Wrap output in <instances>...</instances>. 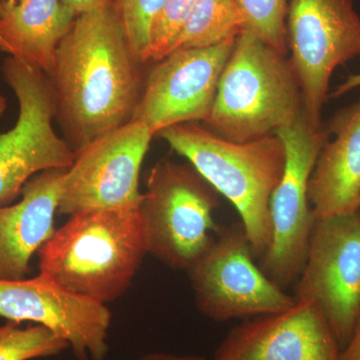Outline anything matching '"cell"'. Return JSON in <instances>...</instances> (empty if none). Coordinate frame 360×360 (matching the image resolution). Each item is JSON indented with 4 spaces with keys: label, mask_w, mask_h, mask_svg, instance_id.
<instances>
[{
    "label": "cell",
    "mask_w": 360,
    "mask_h": 360,
    "mask_svg": "<svg viewBox=\"0 0 360 360\" xmlns=\"http://www.w3.org/2000/svg\"><path fill=\"white\" fill-rule=\"evenodd\" d=\"M116 0L78 14L51 77L56 118L75 153L131 122L143 84Z\"/></svg>",
    "instance_id": "1"
},
{
    "label": "cell",
    "mask_w": 360,
    "mask_h": 360,
    "mask_svg": "<svg viewBox=\"0 0 360 360\" xmlns=\"http://www.w3.org/2000/svg\"><path fill=\"white\" fill-rule=\"evenodd\" d=\"M148 255L139 207L70 215L39 251V274L103 304L122 297Z\"/></svg>",
    "instance_id": "2"
},
{
    "label": "cell",
    "mask_w": 360,
    "mask_h": 360,
    "mask_svg": "<svg viewBox=\"0 0 360 360\" xmlns=\"http://www.w3.org/2000/svg\"><path fill=\"white\" fill-rule=\"evenodd\" d=\"M156 135L231 201L255 257H264L272 240L270 200L286 163L281 137L274 134L239 143L195 122L172 125Z\"/></svg>",
    "instance_id": "3"
},
{
    "label": "cell",
    "mask_w": 360,
    "mask_h": 360,
    "mask_svg": "<svg viewBox=\"0 0 360 360\" xmlns=\"http://www.w3.org/2000/svg\"><path fill=\"white\" fill-rule=\"evenodd\" d=\"M302 113V90L290 59L243 30L219 78L205 127L240 143L276 134Z\"/></svg>",
    "instance_id": "4"
},
{
    "label": "cell",
    "mask_w": 360,
    "mask_h": 360,
    "mask_svg": "<svg viewBox=\"0 0 360 360\" xmlns=\"http://www.w3.org/2000/svg\"><path fill=\"white\" fill-rule=\"evenodd\" d=\"M219 206V193L193 165L158 161L148 170L139 205L148 255L188 271L219 233L213 219Z\"/></svg>",
    "instance_id": "5"
},
{
    "label": "cell",
    "mask_w": 360,
    "mask_h": 360,
    "mask_svg": "<svg viewBox=\"0 0 360 360\" xmlns=\"http://www.w3.org/2000/svg\"><path fill=\"white\" fill-rule=\"evenodd\" d=\"M4 82L20 106L15 125L0 134V206L15 200L28 180L49 169H68L75 153L53 129L56 94L51 77L20 59L2 65Z\"/></svg>",
    "instance_id": "6"
},
{
    "label": "cell",
    "mask_w": 360,
    "mask_h": 360,
    "mask_svg": "<svg viewBox=\"0 0 360 360\" xmlns=\"http://www.w3.org/2000/svg\"><path fill=\"white\" fill-rule=\"evenodd\" d=\"M241 222L220 227L205 255L187 271L198 310L213 321L276 314L295 303L255 262Z\"/></svg>",
    "instance_id": "7"
},
{
    "label": "cell",
    "mask_w": 360,
    "mask_h": 360,
    "mask_svg": "<svg viewBox=\"0 0 360 360\" xmlns=\"http://www.w3.org/2000/svg\"><path fill=\"white\" fill-rule=\"evenodd\" d=\"M285 146L283 177L270 200L272 240L260 267L281 288L298 279L304 266L315 219L309 200V184L328 130L315 129L300 115L277 129Z\"/></svg>",
    "instance_id": "8"
},
{
    "label": "cell",
    "mask_w": 360,
    "mask_h": 360,
    "mask_svg": "<svg viewBox=\"0 0 360 360\" xmlns=\"http://www.w3.org/2000/svg\"><path fill=\"white\" fill-rule=\"evenodd\" d=\"M286 37L302 90L303 115L312 127L321 129L333 72L360 56V16L354 0H290Z\"/></svg>",
    "instance_id": "9"
},
{
    "label": "cell",
    "mask_w": 360,
    "mask_h": 360,
    "mask_svg": "<svg viewBox=\"0 0 360 360\" xmlns=\"http://www.w3.org/2000/svg\"><path fill=\"white\" fill-rule=\"evenodd\" d=\"M295 300H311L345 348L360 315V214L315 220Z\"/></svg>",
    "instance_id": "10"
},
{
    "label": "cell",
    "mask_w": 360,
    "mask_h": 360,
    "mask_svg": "<svg viewBox=\"0 0 360 360\" xmlns=\"http://www.w3.org/2000/svg\"><path fill=\"white\" fill-rule=\"evenodd\" d=\"M153 137L146 125L131 120L77 151L63 179L58 212L70 217L139 207L141 165Z\"/></svg>",
    "instance_id": "11"
},
{
    "label": "cell",
    "mask_w": 360,
    "mask_h": 360,
    "mask_svg": "<svg viewBox=\"0 0 360 360\" xmlns=\"http://www.w3.org/2000/svg\"><path fill=\"white\" fill-rule=\"evenodd\" d=\"M236 40L176 49L155 63L132 120L146 125L153 136L172 125L205 122Z\"/></svg>",
    "instance_id": "12"
},
{
    "label": "cell",
    "mask_w": 360,
    "mask_h": 360,
    "mask_svg": "<svg viewBox=\"0 0 360 360\" xmlns=\"http://www.w3.org/2000/svg\"><path fill=\"white\" fill-rule=\"evenodd\" d=\"M0 317L49 328L68 342L78 360H104L110 350L112 314L108 305L68 290L42 274L0 281Z\"/></svg>",
    "instance_id": "13"
},
{
    "label": "cell",
    "mask_w": 360,
    "mask_h": 360,
    "mask_svg": "<svg viewBox=\"0 0 360 360\" xmlns=\"http://www.w3.org/2000/svg\"><path fill=\"white\" fill-rule=\"evenodd\" d=\"M342 348L311 300L248 319L227 333L213 360H342Z\"/></svg>",
    "instance_id": "14"
},
{
    "label": "cell",
    "mask_w": 360,
    "mask_h": 360,
    "mask_svg": "<svg viewBox=\"0 0 360 360\" xmlns=\"http://www.w3.org/2000/svg\"><path fill=\"white\" fill-rule=\"evenodd\" d=\"M66 170L40 172L26 182L18 202L0 206V281L26 278L33 255L53 236Z\"/></svg>",
    "instance_id": "15"
},
{
    "label": "cell",
    "mask_w": 360,
    "mask_h": 360,
    "mask_svg": "<svg viewBox=\"0 0 360 360\" xmlns=\"http://www.w3.org/2000/svg\"><path fill=\"white\" fill-rule=\"evenodd\" d=\"M326 130L335 139L322 148L309 184L316 219L359 212L360 97L336 113Z\"/></svg>",
    "instance_id": "16"
},
{
    "label": "cell",
    "mask_w": 360,
    "mask_h": 360,
    "mask_svg": "<svg viewBox=\"0 0 360 360\" xmlns=\"http://www.w3.org/2000/svg\"><path fill=\"white\" fill-rule=\"evenodd\" d=\"M4 4L0 16L2 51L51 75L56 51L77 14L61 0Z\"/></svg>",
    "instance_id": "17"
},
{
    "label": "cell",
    "mask_w": 360,
    "mask_h": 360,
    "mask_svg": "<svg viewBox=\"0 0 360 360\" xmlns=\"http://www.w3.org/2000/svg\"><path fill=\"white\" fill-rule=\"evenodd\" d=\"M245 28V16L234 0H198L174 51L222 44L236 39Z\"/></svg>",
    "instance_id": "18"
},
{
    "label": "cell",
    "mask_w": 360,
    "mask_h": 360,
    "mask_svg": "<svg viewBox=\"0 0 360 360\" xmlns=\"http://www.w3.org/2000/svg\"><path fill=\"white\" fill-rule=\"evenodd\" d=\"M68 347L65 340L39 324L21 328L8 321L0 326V360L56 356Z\"/></svg>",
    "instance_id": "19"
},
{
    "label": "cell",
    "mask_w": 360,
    "mask_h": 360,
    "mask_svg": "<svg viewBox=\"0 0 360 360\" xmlns=\"http://www.w3.org/2000/svg\"><path fill=\"white\" fill-rule=\"evenodd\" d=\"M245 18L246 30L286 56L288 0H234Z\"/></svg>",
    "instance_id": "20"
},
{
    "label": "cell",
    "mask_w": 360,
    "mask_h": 360,
    "mask_svg": "<svg viewBox=\"0 0 360 360\" xmlns=\"http://www.w3.org/2000/svg\"><path fill=\"white\" fill-rule=\"evenodd\" d=\"M125 33L136 58L148 63L151 27L165 0H116Z\"/></svg>",
    "instance_id": "21"
},
{
    "label": "cell",
    "mask_w": 360,
    "mask_h": 360,
    "mask_svg": "<svg viewBox=\"0 0 360 360\" xmlns=\"http://www.w3.org/2000/svg\"><path fill=\"white\" fill-rule=\"evenodd\" d=\"M198 0H165L150 32L148 63H158L174 51L175 41Z\"/></svg>",
    "instance_id": "22"
},
{
    "label": "cell",
    "mask_w": 360,
    "mask_h": 360,
    "mask_svg": "<svg viewBox=\"0 0 360 360\" xmlns=\"http://www.w3.org/2000/svg\"><path fill=\"white\" fill-rule=\"evenodd\" d=\"M342 360H360V315L357 321L356 326L349 342L343 348L341 354Z\"/></svg>",
    "instance_id": "23"
},
{
    "label": "cell",
    "mask_w": 360,
    "mask_h": 360,
    "mask_svg": "<svg viewBox=\"0 0 360 360\" xmlns=\"http://www.w3.org/2000/svg\"><path fill=\"white\" fill-rule=\"evenodd\" d=\"M75 13L82 14L108 4L111 0H61Z\"/></svg>",
    "instance_id": "24"
},
{
    "label": "cell",
    "mask_w": 360,
    "mask_h": 360,
    "mask_svg": "<svg viewBox=\"0 0 360 360\" xmlns=\"http://www.w3.org/2000/svg\"><path fill=\"white\" fill-rule=\"evenodd\" d=\"M357 87H360V72L352 75L347 78L345 82L338 85L335 91L331 94V97L338 98V97L345 96L347 92L352 91Z\"/></svg>",
    "instance_id": "25"
},
{
    "label": "cell",
    "mask_w": 360,
    "mask_h": 360,
    "mask_svg": "<svg viewBox=\"0 0 360 360\" xmlns=\"http://www.w3.org/2000/svg\"><path fill=\"white\" fill-rule=\"evenodd\" d=\"M137 360H206L203 357L191 355H175L169 354H150Z\"/></svg>",
    "instance_id": "26"
},
{
    "label": "cell",
    "mask_w": 360,
    "mask_h": 360,
    "mask_svg": "<svg viewBox=\"0 0 360 360\" xmlns=\"http://www.w3.org/2000/svg\"><path fill=\"white\" fill-rule=\"evenodd\" d=\"M2 49L0 47V53H1ZM7 108V99L6 97L2 94V92L0 91V122H1L2 117H4V113H6Z\"/></svg>",
    "instance_id": "27"
},
{
    "label": "cell",
    "mask_w": 360,
    "mask_h": 360,
    "mask_svg": "<svg viewBox=\"0 0 360 360\" xmlns=\"http://www.w3.org/2000/svg\"><path fill=\"white\" fill-rule=\"evenodd\" d=\"M21 1H23V0H4V2L11 4V6H15V4H20Z\"/></svg>",
    "instance_id": "28"
},
{
    "label": "cell",
    "mask_w": 360,
    "mask_h": 360,
    "mask_svg": "<svg viewBox=\"0 0 360 360\" xmlns=\"http://www.w3.org/2000/svg\"><path fill=\"white\" fill-rule=\"evenodd\" d=\"M4 1H1V0H0V16H1L2 13H4Z\"/></svg>",
    "instance_id": "29"
},
{
    "label": "cell",
    "mask_w": 360,
    "mask_h": 360,
    "mask_svg": "<svg viewBox=\"0 0 360 360\" xmlns=\"http://www.w3.org/2000/svg\"><path fill=\"white\" fill-rule=\"evenodd\" d=\"M359 214H360V207H359Z\"/></svg>",
    "instance_id": "30"
}]
</instances>
